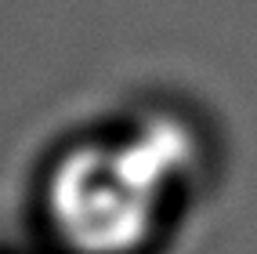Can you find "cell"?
Instances as JSON below:
<instances>
[{"label": "cell", "instance_id": "6da1fadb", "mask_svg": "<svg viewBox=\"0 0 257 254\" xmlns=\"http://www.w3.org/2000/svg\"><path fill=\"white\" fill-rule=\"evenodd\" d=\"M192 156L178 124L156 120L123 145H87L51 182V211L80 254H131L152 232L167 185Z\"/></svg>", "mask_w": 257, "mask_h": 254}]
</instances>
